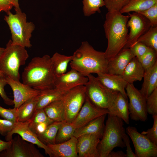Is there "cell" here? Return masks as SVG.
I'll list each match as a JSON object with an SVG mask.
<instances>
[{"label":"cell","mask_w":157,"mask_h":157,"mask_svg":"<svg viewBox=\"0 0 157 157\" xmlns=\"http://www.w3.org/2000/svg\"><path fill=\"white\" fill-rule=\"evenodd\" d=\"M73 56H67L55 53L51 57L55 76H60L66 72L68 64Z\"/></svg>","instance_id":"83f0119b"},{"label":"cell","mask_w":157,"mask_h":157,"mask_svg":"<svg viewBox=\"0 0 157 157\" xmlns=\"http://www.w3.org/2000/svg\"><path fill=\"white\" fill-rule=\"evenodd\" d=\"M134 57L129 48H124L108 60L107 73L122 75L129 62Z\"/></svg>","instance_id":"ac0fdd59"},{"label":"cell","mask_w":157,"mask_h":157,"mask_svg":"<svg viewBox=\"0 0 157 157\" xmlns=\"http://www.w3.org/2000/svg\"><path fill=\"white\" fill-rule=\"evenodd\" d=\"M88 78L76 70L71 68L67 72L58 76H56L55 88L68 91L75 87L85 85Z\"/></svg>","instance_id":"2e32d148"},{"label":"cell","mask_w":157,"mask_h":157,"mask_svg":"<svg viewBox=\"0 0 157 157\" xmlns=\"http://www.w3.org/2000/svg\"><path fill=\"white\" fill-rule=\"evenodd\" d=\"M15 12L13 14L9 11L4 18L10 31L12 43L30 48L32 46L30 39L35 26L33 22H27L26 15L21 9Z\"/></svg>","instance_id":"8992f818"},{"label":"cell","mask_w":157,"mask_h":157,"mask_svg":"<svg viewBox=\"0 0 157 157\" xmlns=\"http://www.w3.org/2000/svg\"><path fill=\"white\" fill-rule=\"evenodd\" d=\"M130 17L120 12H108L106 15L104 27L108 44L104 52L109 60L124 47L127 42L128 30L127 23Z\"/></svg>","instance_id":"7a4b0ae2"},{"label":"cell","mask_w":157,"mask_h":157,"mask_svg":"<svg viewBox=\"0 0 157 157\" xmlns=\"http://www.w3.org/2000/svg\"><path fill=\"white\" fill-rule=\"evenodd\" d=\"M76 130L71 123L65 121L62 122L56 138V143L65 142L74 136Z\"/></svg>","instance_id":"4dcf8cb0"},{"label":"cell","mask_w":157,"mask_h":157,"mask_svg":"<svg viewBox=\"0 0 157 157\" xmlns=\"http://www.w3.org/2000/svg\"><path fill=\"white\" fill-rule=\"evenodd\" d=\"M50 121H53L48 117L43 108L37 109L30 119L29 126L31 129L39 124Z\"/></svg>","instance_id":"e575fe53"},{"label":"cell","mask_w":157,"mask_h":157,"mask_svg":"<svg viewBox=\"0 0 157 157\" xmlns=\"http://www.w3.org/2000/svg\"><path fill=\"white\" fill-rule=\"evenodd\" d=\"M139 13L144 16L149 20L151 26H157V3Z\"/></svg>","instance_id":"74e56055"},{"label":"cell","mask_w":157,"mask_h":157,"mask_svg":"<svg viewBox=\"0 0 157 157\" xmlns=\"http://www.w3.org/2000/svg\"><path fill=\"white\" fill-rule=\"evenodd\" d=\"M107 114L99 117L84 126L76 129L74 136L77 138L85 134L94 135L101 139L103 136L105 125L104 122Z\"/></svg>","instance_id":"44dd1931"},{"label":"cell","mask_w":157,"mask_h":157,"mask_svg":"<svg viewBox=\"0 0 157 157\" xmlns=\"http://www.w3.org/2000/svg\"><path fill=\"white\" fill-rule=\"evenodd\" d=\"M5 48L0 47V56H1L3 53Z\"/></svg>","instance_id":"f907efd6"},{"label":"cell","mask_w":157,"mask_h":157,"mask_svg":"<svg viewBox=\"0 0 157 157\" xmlns=\"http://www.w3.org/2000/svg\"><path fill=\"white\" fill-rule=\"evenodd\" d=\"M145 70L136 58L133 57L129 62L122 75L128 83H133L143 78Z\"/></svg>","instance_id":"603a6c76"},{"label":"cell","mask_w":157,"mask_h":157,"mask_svg":"<svg viewBox=\"0 0 157 157\" xmlns=\"http://www.w3.org/2000/svg\"><path fill=\"white\" fill-rule=\"evenodd\" d=\"M17 108H5L0 106V116L4 119L15 123L17 121Z\"/></svg>","instance_id":"f35d334b"},{"label":"cell","mask_w":157,"mask_h":157,"mask_svg":"<svg viewBox=\"0 0 157 157\" xmlns=\"http://www.w3.org/2000/svg\"><path fill=\"white\" fill-rule=\"evenodd\" d=\"M14 3V7L15 11L20 9L18 3V0H13Z\"/></svg>","instance_id":"681fc988"},{"label":"cell","mask_w":157,"mask_h":157,"mask_svg":"<svg viewBox=\"0 0 157 157\" xmlns=\"http://www.w3.org/2000/svg\"><path fill=\"white\" fill-rule=\"evenodd\" d=\"M53 121H47L39 124L32 129L31 130L38 135L42 133L50 124L53 122Z\"/></svg>","instance_id":"ee69618b"},{"label":"cell","mask_w":157,"mask_h":157,"mask_svg":"<svg viewBox=\"0 0 157 157\" xmlns=\"http://www.w3.org/2000/svg\"><path fill=\"white\" fill-rule=\"evenodd\" d=\"M28 56L25 47L13 44L10 40L0 56V70L5 77L19 81V67L25 64Z\"/></svg>","instance_id":"5b68a950"},{"label":"cell","mask_w":157,"mask_h":157,"mask_svg":"<svg viewBox=\"0 0 157 157\" xmlns=\"http://www.w3.org/2000/svg\"><path fill=\"white\" fill-rule=\"evenodd\" d=\"M123 122L121 119L108 114L102 137L97 146L100 157H108L115 147H125L123 140L126 133Z\"/></svg>","instance_id":"277c9868"},{"label":"cell","mask_w":157,"mask_h":157,"mask_svg":"<svg viewBox=\"0 0 157 157\" xmlns=\"http://www.w3.org/2000/svg\"><path fill=\"white\" fill-rule=\"evenodd\" d=\"M130 0H104L108 12H120Z\"/></svg>","instance_id":"d590c367"},{"label":"cell","mask_w":157,"mask_h":157,"mask_svg":"<svg viewBox=\"0 0 157 157\" xmlns=\"http://www.w3.org/2000/svg\"><path fill=\"white\" fill-rule=\"evenodd\" d=\"M146 105L147 113L152 116L157 115V88L146 99Z\"/></svg>","instance_id":"8d00e7d4"},{"label":"cell","mask_w":157,"mask_h":157,"mask_svg":"<svg viewBox=\"0 0 157 157\" xmlns=\"http://www.w3.org/2000/svg\"><path fill=\"white\" fill-rule=\"evenodd\" d=\"M108 113L107 109L96 107L91 103L86 96L85 101L81 109L71 123L76 129L99 117Z\"/></svg>","instance_id":"9a60e30c"},{"label":"cell","mask_w":157,"mask_h":157,"mask_svg":"<svg viewBox=\"0 0 157 157\" xmlns=\"http://www.w3.org/2000/svg\"><path fill=\"white\" fill-rule=\"evenodd\" d=\"M77 138L73 136L65 142L47 145L52 157H78L76 151Z\"/></svg>","instance_id":"ffe728a7"},{"label":"cell","mask_w":157,"mask_h":157,"mask_svg":"<svg viewBox=\"0 0 157 157\" xmlns=\"http://www.w3.org/2000/svg\"><path fill=\"white\" fill-rule=\"evenodd\" d=\"M137 58L145 71L151 68L157 61V52L149 48L143 56Z\"/></svg>","instance_id":"836d02e7"},{"label":"cell","mask_w":157,"mask_h":157,"mask_svg":"<svg viewBox=\"0 0 157 157\" xmlns=\"http://www.w3.org/2000/svg\"><path fill=\"white\" fill-rule=\"evenodd\" d=\"M0 77H5L4 75L0 70Z\"/></svg>","instance_id":"816d5d0a"},{"label":"cell","mask_w":157,"mask_h":157,"mask_svg":"<svg viewBox=\"0 0 157 157\" xmlns=\"http://www.w3.org/2000/svg\"><path fill=\"white\" fill-rule=\"evenodd\" d=\"M154 122L152 127L141 133L145 135L151 141L157 145V115L152 116Z\"/></svg>","instance_id":"ab89813d"},{"label":"cell","mask_w":157,"mask_h":157,"mask_svg":"<svg viewBox=\"0 0 157 157\" xmlns=\"http://www.w3.org/2000/svg\"><path fill=\"white\" fill-rule=\"evenodd\" d=\"M55 76L51 57L48 55L32 58L22 76L23 83L40 91L55 88Z\"/></svg>","instance_id":"6da1fadb"},{"label":"cell","mask_w":157,"mask_h":157,"mask_svg":"<svg viewBox=\"0 0 157 157\" xmlns=\"http://www.w3.org/2000/svg\"><path fill=\"white\" fill-rule=\"evenodd\" d=\"M62 99L54 101L43 108L47 116L53 122L65 121V111Z\"/></svg>","instance_id":"4316f807"},{"label":"cell","mask_w":157,"mask_h":157,"mask_svg":"<svg viewBox=\"0 0 157 157\" xmlns=\"http://www.w3.org/2000/svg\"><path fill=\"white\" fill-rule=\"evenodd\" d=\"M87 77L88 80L85 85L86 96L96 107L108 109L119 92L106 88L92 74Z\"/></svg>","instance_id":"52a82bcc"},{"label":"cell","mask_w":157,"mask_h":157,"mask_svg":"<svg viewBox=\"0 0 157 157\" xmlns=\"http://www.w3.org/2000/svg\"><path fill=\"white\" fill-rule=\"evenodd\" d=\"M7 84L5 77H0V96L6 104L11 106L14 105L13 100L8 96L4 89Z\"/></svg>","instance_id":"b9f144b4"},{"label":"cell","mask_w":157,"mask_h":157,"mask_svg":"<svg viewBox=\"0 0 157 157\" xmlns=\"http://www.w3.org/2000/svg\"><path fill=\"white\" fill-rule=\"evenodd\" d=\"M14 6L13 0H0V10L7 14Z\"/></svg>","instance_id":"f6af8a7d"},{"label":"cell","mask_w":157,"mask_h":157,"mask_svg":"<svg viewBox=\"0 0 157 157\" xmlns=\"http://www.w3.org/2000/svg\"><path fill=\"white\" fill-rule=\"evenodd\" d=\"M100 139L91 134L81 135L77 138L76 151L79 157H100L97 148Z\"/></svg>","instance_id":"e0dca14e"},{"label":"cell","mask_w":157,"mask_h":157,"mask_svg":"<svg viewBox=\"0 0 157 157\" xmlns=\"http://www.w3.org/2000/svg\"><path fill=\"white\" fill-rule=\"evenodd\" d=\"M126 132L133 143L136 157H156L157 145L145 135L139 133L136 128L129 126Z\"/></svg>","instance_id":"30bf717a"},{"label":"cell","mask_w":157,"mask_h":157,"mask_svg":"<svg viewBox=\"0 0 157 157\" xmlns=\"http://www.w3.org/2000/svg\"><path fill=\"white\" fill-rule=\"evenodd\" d=\"M130 18L127 23L130 28L126 43L124 48H129L151 26L149 20L142 15L135 12L128 13Z\"/></svg>","instance_id":"7c38bea8"},{"label":"cell","mask_w":157,"mask_h":157,"mask_svg":"<svg viewBox=\"0 0 157 157\" xmlns=\"http://www.w3.org/2000/svg\"><path fill=\"white\" fill-rule=\"evenodd\" d=\"M11 140L4 141L0 139V153L8 147L11 143Z\"/></svg>","instance_id":"c3c4849f"},{"label":"cell","mask_w":157,"mask_h":157,"mask_svg":"<svg viewBox=\"0 0 157 157\" xmlns=\"http://www.w3.org/2000/svg\"><path fill=\"white\" fill-rule=\"evenodd\" d=\"M29 122L30 120L24 122H16L13 129L5 136L6 140L11 141L13 134H17L24 140L43 149L46 154L48 155L50 157H52V152L49 148L40 141L37 135L30 129L29 126Z\"/></svg>","instance_id":"4fadbf2b"},{"label":"cell","mask_w":157,"mask_h":157,"mask_svg":"<svg viewBox=\"0 0 157 157\" xmlns=\"http://www.w3.org/2000/svg\"><path fill=\"white\" fill-rule=\"evenodd\" d=\"M127 97L129 99L128 108L131 119L145 122L147 119L146 99L133 83H128L126 88Z\"/></svg>","instance_id":"9c48e42d"},{"label":"cell","mask_w":157,"mask_h":157,"mask_svg":"<svg viewBox=\"0 0 157 157\" xmlns=\"http://www.w3.org/2000/svg\"><path fill=\"white\" fill-rule=\"evenodd\" d=\"M108 157H126V154L122 151H112L109 154Z\"/></svg>","instance_id":"7dc6e473"},{"label":"cell","mask_w":157,"mask_h":157,"mask_svg":"<svg viewBox=\"0 0 157 157\" xmlns=\"http://www.w3.org/2000/svg\"><path fill=\"white\" fill-rule=\"evenodd\" d=\"M1 10H0V12H1Z\"/></svg>","instance_id":"f5cc1de1"},{"label":"cell","mask_w":157,"mask_h":157,"mask_svg":"<svg viewBox=\"0 0 157 157\" xmlns=\"http://www.w3.org/2000/svg\"><path fill=\"white\" fill-rule=\"evenodd\" d=\"M7 84L12 89L13 92L14 108H18L26 101L38 95L40 91L9 77H5Z\"/></svg>","instance_id":"5bb4252c"},{"label":"cell","mask_w":157,"mask_h":157,"mask_svg":"<svg viewBox=\"0 0 157 157\" xmlns=\"http://www.w3.org/2000/svg\"><path fill=\"white\" fill-rule=\"evenodd\" d=\"M61 123L54 122L49 125L42 133L37 135L39 140L47 145L55 144L56 134Z\"/></svg>","instance_id":"f546056e"},{"label":"cell","mask_w":157,"mask_h":157,"mask_svg":"<svg viewBox=\"0 0 157 157\" xmlns=\"http://www.w3.org/2000/svg\"><path fill=\"white\" fill-rule=\"evenodd\" d=\"M9 146L0 153V157H44L34 144L24 140L19 135L11 140Z\"/></svg>","instance_id":"8fae6325"},{"label":"cell","mask_w":157,"mask_h":157,"mask_svg":"<svg viewBox=\"0 0 157 157\" xmlns=\"http://www.w3.org/2000/svg\"><path fill=\"white\" fill-rule=\"evenodd\" d=\"M82 3L84 14L87 17L96 12L100 13V8L105 6L104 0H83Z\"/></svg>","instance_id":"d6a6232c"},{"label":"cell","mask_w":157,"mask_h":157,"mask_svg":"<svg viewBox=\"0 0 157 157\" xmlns=\"http://www.w3.org/2000/svg\"><path fill=\"white\" fill-rule=\"evenodd\" d=\"M143 81L139 90L146 99L157 88V61L151 68L145 71Z\"/></svg>","instance_id":"cb8c5ba5"},{"label":"cell","mask_w":157,"mask_h":157,"mask_svg":"<svg viewBox=\"0 0 157 157\" xmlns=\"http://www.w3.org/2000/svg\"><path fill=\"white\" fill-rule=\"evenodd\" d=\"M68 91L56 88L40 91L36 110L43 108L51 103L62 99Z\"/></svg>","instance_id":"d4e9b609"},{"label":"cell","mask_w":157,"mask_h":157,"mask_svg":"<svg viewBox=\"0 0 157 157\" xmlns=\"http://www.w3.org/2000/svg\"><path fill=\"white\" fill-rule=\"evenodd\" d=\"M123 140L126 147V157H136V155L132 151L130 144V141L128 135L125 133L123 137Z\"/></svg>","instance_id":"bcb514c9"},{"label":"cell","mask_w":157,"mask_h":157,"mask_svg":"<svg viewBox=\"0 0 157 157\" xmlns=\"http://www.w3.org/2000/svg\"><path fill=\"white\" fill-rule=\"evenodd\" d=\"M96 77L99 81L107 88L121 93L127 98L126 88L128 83L121 75L100 73Z\"/></svg>","instance_id":"d6986e66"},{"label":"cell","mask_w":157,"mask_h":157,"mask_svg":"<svg viewBox=\"0 0 157 157\" xmlns=\"http://www.w3.org/2000/svg\"><path fill=\"white\" fill-rule=\"evenodd\" d=\"M72 56L71 68L85 76L92 73H107L108 60L104 52L96 50L87 41L82 42Z\"/></svg>","instance_id":"3957f363"},{"label":"cell","mask_w":157,"mask_h":157,"mask_svg":"<svg viewBox=\"0 0 157 157\" xmlns=\"http://www.w3.org/2000/svg\"><path fill=\"white\" fill-rule=\"evenodd\" d=\"M128 99L118 92L110 107L108 114L121 119L126 123L129 124V112Z\"/></svg>","instance_id":"7402d4cb"},{"label":"cell","mask_w":157,"mask_h":157,"mask_svg":"<svg viewBox=\"0 0 157 157\" xmlns=\"http://www.w3.org/2000/svg\"><path fill=\"white\" fill-rule=\"evenodd\" d=\"M85 85L75 87L68 90L62 98L65 111V121L71 123L76 117L86 99Z\"/></svg>","instance_id":"ba28073f"},{"label":"cell","mask_w":157,"mask_h":157,"mask_svg":"<svg viewBox=\"0 0 157 157\" xmlns=\"http://www.w3.org/2000/svg\"><path fill=\"white\" fill-rule=\"evenodd\" d=\"M15 123L0 119V134L6 136L13 129Z\"/></svg>","instance_id":"7bdbcfd3"},{"label":"cell","mask_w":157,"mask_h":157,"mask_svg":"<svg viewBox=\"0 0 157 157\" xmlns=\"http://www.w3.org/2000/svg\"><path fill=\"white\" fill-rule=\"evenodd\" d=\"M38 95L28 100L17 108V121L24 122L31 119L36 110Z\"/></svg>","instance_id":"484cf974"},{"label":"cell","mask_w":157,"mask_h":157,"mask_svg":"<svg viewBox=\"0 0 157 157\" xmlns=\"http://www.w3.org/2000/svg\"><path fill=\"white\" fill-rule=\"evenodd\" d=\"M157 3V0H130L127 4L120 11L122 13L131 12L140 13Z\"/></svg>","instance_id":"f1b7e54d"},{"label":"cell","mask_w":157,"mask_h":157,"mask_svg":"<svg viewBox=\"0 0 157 157\" xmlns=\"http://www.w3.org/2000/svg\"><path fill=\"white\" fill-rule=\"evenodd\" d=\"M137 42H140L157 52V26H151Z\"/></svg>","instance_id":"1f68e13d"},{"label":"cell","mask_w":157,"mask_h":157,"mask_svg":"<svg viewBox=\"0 0 157 157\" xmlns=\"http://www.w3.org/2000/svg\"><path fill=\"white\" fill-rule=\"evenodd\" d=\"M129 48L134 56L138 58L145 54L149 48L142 42H136Z\"/></svg>","instance_id":"60d3db41"}]
</instances>
